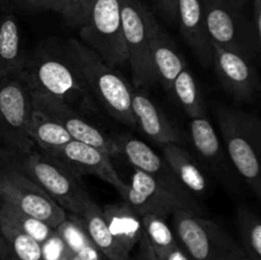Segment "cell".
Returning a JSON list of instances; mask_svg holds the SVG:
<instances>
[{
    "instance_id": "obj_23",
    "label": "cell",
    "mask_w": 261,
    "mask_h": 260,
    "mask_svg": "<svg viewBox=\"0 0 261 260\" xmlns=\"http://www.w3.org/2000/svg\"><path fill=\"white\" fill-rule=\"evenodd\" d=\"M82 219L92 244L103 255L105 260H130V254H127L112 236L102 216V209L94 201L87 205Z\"/></svg>"
},
{
    "instance_id": "obj_32",
    "label": "cell",
    "mask_w": 261,
    "mask_h": 260,
    "mask_svg": "<svg viewBox=\"0 0 261 260\" xmlns=\"http://www.w3.org/2000/svg\"><path fill=\"white\" fill-rule=\"evenodd\" d=\"M46 10H53V12L59 13L73 27L81 25L76 0H47L46 2Z\"/></svg>"
},
{
    "instance_id": "obj_38",
    "label": "cell",
    "mask_w": 261,
    "mask_h": 260,
    "mask_svg": "<svg viewBox=\"0 0 261 260\" xmlns=\"http://www.w3.org/2000/svg\"><path fill=\"white\" fill-rule=\"evenodd\" d=\"M252 3V17L251 24L254 28L255 36L261 42V0H251Z\"/></svg>"
},
{
    "instance_id": "obj_16",
    "label": "cell",
    "mask_w": 261,
    "mask_h": 260,
    "mask_svg": "<svg viewBox=\"0 0 261 260\" xmlns=\"http://www.w3.org/2000/svg\"><path fill=\"white\" fill-rule=\"evenodd\" d=\"M190 139L196 154L208 166L212 172L231 188L233 186V176L231 172V162L223 150L221 139L213 124L206 116L191 119L189 124Z\"/></svg>"
},
{
    "instance_id": "obj_17",
    "label": "cell",
    "mask_w": 261,
    "mask_h": 260,
    "mask_svg": "<svg viewBox=\"0 0 261 260\" xmlns=\"http://www.w3.org/2000/svg\"><path fill=\"white\" fill-rule=\"evenodd\" d=\"M132 109L134 114L137 129L142 130L149 139L157 144H184L186 140L181 130L158 109L154 102L145 93L133 91Z\"/></svg>"
},
{
    "instance_id": "obj_40",
    "label": "cell",
    "mask_w": 261,
    "mask_h": 260,
    "mask_svg": "<svg viewBox=\"0 0 261 260\" xmlns=\"http://www.w3.org/2000/svg\"><path fill=\"white\" fill-rule=\"evenodd\" d=\"M92 2L93 0H76V4H78V12H79V19H81V25L83 24V22L86 20L87 14L89 12V8H91ZM79 25V27H81Z\"/></svg>"
},
{
    "instance_id": "obj_9",
    "label": "cell",
    "mask_w": 261,
    "mask_h": 260,
    "mask_svg": "<svg viewBox=\"0 0 261 260\" xmlns=\"http://www.w3.org/2000/svg\"><path fill=\"white\" fill-rule=\"evenodd\" d=\"M0 199L24 214L45 222L54 229L66 218V212L46 191L5 160L0 178Z\"/></svg>"
},
{
    "instance_id": "obj_15",
    "label": "cell",
    "mask_w": 261,
    "mask_h": 260,
    "mask_svg": "<svg viewBox=\"0 0 261 260\" xmlns=\"http://www.w3.org/2000/svg\"><path fill=\"white\" fill-rule=\"evenodd\" d=\"M114 142L116 144L117 153L124 155L127 162L134 166L135 170L147 173L153 180H155L168 190L180 195L181 198L196 201L195 198L189 194L185 188L181 185L167 162L143 140H139L138 138L132 137L129 134H121L115 138Z\"/></svg>"
},
{
    "instance_id": "obj_21",
    "label": "cell",
    "mask_w": 261,
    "mask_h": 260,
    "mask_svg": "<svg viewBox=\"0 0 261 260\" xmlns=\"http://www.w3.org/2000/svg\"><path fill=\"white\" fill-rule=\"evenodd\" d=\"M102 209V216L112 236L130 254L139 242L143 233L142 221L125 201L106 204Z\"/></svg>"
},
{
    "instance_id": "obj_6",
    "label": "cell",
    "mask_w": 261,
    "mask_h": 260,
    "mask_svg": "<svg viewBox=\"0 0 261 260\" xmlns=\"http://www.w3.org/2000/svg\"><path fill=\"white\" fill-rule=\"evenodd\" d=\"M121 28L126 51V64L137 88L157 84L150 58V33L154 14L143 0H120Z\"/></svg>"
},
{
    "instance_id": "obj_3",
    "label": "cell",
    "mask_w": 261,
    "mask_h": 260,
    "mask_svg": "<svg viewBox=\"0 0 261 260\" xmlns=\"http://www.w3.org/2000/svg\"><path fill=\"white\" fill-rule=\"evenodd\" d=\"M65 45L81 70L94 101L98 102L116 121L137 129L132 109L133 89L124 76L116 68L105 63L82 41L69 38L65 41Z\"/></svg>"
},
{
    "instance_id": "obj_5",
    "label": "cell",
    "mask_w": 261,
    "mask_h": 260,
    "mask_svg": "<svg viewBox=\"0 0 261 260\" xmlns=\"http://www.w3.org/2000/svg\"><path fill=\"white\" fill-rule=\"evenodd\" d=\"M32 93L23 73L0 79V152L22 155L33 150L30 138Z\"/></svg>"
},
{
    "instance_id": "obj_28",
    "label": "cell",
    "mask_w": 261,
    "mask_h": 260,
    "mask_svg": "<svg viewBox=\"0 0 261 260\" xmlns=\"http://www.w3.org/2000/svg\"><path fill=\"white\" fill-rule=\"evenodd\" d=\"M140 221L143 231L147 235L150 246L158 257H162L178 244L166 218L155 214H143L140 216Z\"/></svg>"
},
{
    "instance_id": "obj_26",
    "label": "cell",
    "mask_w": 261,
    "mask_h": 260,
    "mask_svg": "<svg viewBox=\"0 0 261 260\" xmlns=\"http://www.w3.org/2000/svg\"><path fill=\"white\" fill-rule=\"evenodd\" d=\"M171 98L177 102L178 106H181V109L190 119L206 116L200 89L196 84L193 71L188 66H185L176 76L172 84V97Z\"/></svg>"
},
{
    "instance_id": "obj_1",
    "label": "cell",
    "mask_w": 261,
    "mask_h": 260,
    "mask_svg": "<svg viewBox=\"0 0 261 260\" xmlns=\"http://www.w3.org/2000/svg\"><path fill=\"white\" fill-rule=\"evenodd\" d=\"M22 73L31 91L60 99L78 111L96 107V101L65 42H43L27 59Z\"/></svg>"
},
{
    "instance_id": "obj_14",
    "label": "cell",
    "mask_w": 261,
    "mask_h": 260,
    "mask_svg": "<svg viewBox=\"0 0 261 260\" xmlns=\"http://www.w3.org/2000/svg\"><path fill=\"white\" fill-rule=\"evenodd\" d=\"M213 46V68L219 83L232 97L241 102H252L259 91V76L250 59Z\"/></svg>"
},
{
    "instance_id": "obj_18",
    "label": "cell",
    "mask_w": 261,
    "mask_h": 260,
    "mask_svg": "<svg viewBox=\"0 0 261 260\" xmlns=\"http://www.w3.org/2000/svg\"><path fill=\"white\" fill-rule=\"evenodd\" d=\"M150 58L157 83L172 97V84L176 76L186 66L177 45L167 31L160 24L157 18L152 23L150 33Z\"/></svg>"
},
{
    "instance_id": "obj_34",
    "label": "cell",
    "mask_w": 261,
    "mask_h": 260,
    "mask_svg": "<svg viewBox=\"0 0 261 260\" xmlns=\"http://www.w3.org/2000/svg\"><path fill=\"white\" fill-rule=\"evenodd\" d=\"M163 19L170 25H177V2L178 0H154Z\"/></svg>"
},
{
    "instance_id": "obj_4",
    "label": "cell",
    "mask_w": 261,
    "mask_h": 260,
    "mask_svg": "<svg viewBox=\"0 0 261 260\" xmlns=\"http://www.w3.org/2000/svg\"><path fill=\"white\" fill-rule=\"evenodd\" d=\"M2 155L12 167L32 178L66 213L82 217L87 205L93 201L84 188L81 176L69 171L45 153L31 150L22 155L3 153Z\"/></svg>"
},
{
    "instance_id": "obj_31",
    "label": "cell",
    "mask_w": 261,
    "mask_h": 260,
    "mask_svg": "<svg viewBox=\"0 0 261 260\" xmlns=\"http://www.w3.org/2000/svg\"><path fill=\"white\" fill-rule=\"evenodd\" d=\"M41 255L42 260H71L74 252L54 229L53 233L41 244Z\"/></svg>"
},
{
    "instance_id": "obj_11",
    "label": "cell",
    "mask_w": 261,
    "mask_h": 260,
    "mask_svg": "<svg viewBox=\"0 0 261 260\" xmlns=\"http://www.w3.org/2000/svg\"><path fill=\"white\" fill-rule=\"evenodd\" d=\"M122 201H125L138 216L155 214L167 218L177 211L200 213L198 201L181 198L139 170H135L132 181L127 185L126 193L122 196Z\"/></svg>"
},
{
    "instance_id": "obj_22",
    "label": "cell",
    "mask_w": 261,
    "mask_h": 260,
    "mask_svg": "<svg viewBox=\"0 0 261 260\" xmlns=\"http://www.w3.org/2000/svg\"><path fill=\"white\" fill-rule=\"evenodd\" d=\"M19 24L12 14L0 18V79L20 73L27 64Z\"/></svg>"
},
{
    "instance_id": "obj_19",
    "label": "cell",
    "mask_w": 261,
    "mask_h": 260,
    "mask_svg": "<svg viewBox=\"0 0 261 260\" xmlns=\"http://www.w3.org/2000/svg\"><path fill=\"white\" fill-rule=\"evenodd\" d=\"M177 25L193 53L205 68L213 66V46L209 38L201 0H178Z\"/></svg>"
},
{
    "instance_id": "obj_29",
    "label": "cell",
    "mask_w": 261,
    "mask_h": 260,
    "mask_svg": "<svg viewBox=\"0 0 261 260\" xmlns=\"http://www.w3.org/2000/svg\"><path fill=\"white\" fill-rule=\"evenodd\" d=\"M0 219L17 227L19 231L32 237L40 245L54 232V228H51L45 222L24 214L3 201L0 203Z\"/></svg>"
},
{
    "instance_id": "obj_8",
    "label": "cell",
    "mask_w": 261,
    "mask_h": 260,
    "mask_svg": "<svg viewBox=\"0 0 261 260\" xmlns=\"http://www.w3.org/2000/svg\"><path fill=\"white\" fill-rule=\"evenodd\" d=\"M201 2L212 45L252 60L260 51L261 42L255 36L251 22L241 14L240 8L228 0Z\"/></svg>"
},
{
    "instance_id": "obj_33",
    "label": "cell",
    "mask_w": 261,
    "mask_h": 260,
    "mask_svg": "<svg viewBox=\"0 0 261 260\" xmlns=\"http://www.w3.org/2000/svg\"><path fill=\"white\" fill-rule=\"evenodd\" d=\"M46 2L47 0H0V8H13L23 12H37L46 10Z\"/></svg>"
},
{
    "instance_id": "obj_36",
    "label": "cell",
    "mask_w": 261,
    "mask_h": 260,
    "mask_svg": "<svg viewBox=\"0 0 261 260\" xmlns=\"http://www.w3.org/2000/svg\"><path fill=\"white\" fill-rule=\"evenodd\" d=\"M71 260H105V257L94 245H91L75 252Z\"/></svg>"
},
{
    "instance_id": "obj_37",
    "label": "cell",
    "mask_w": 261,
    "mask_h": 260,
    "mask_svg": "<svg viewBox=\"0 0 261 260\" xmlns=\"http://www.w3.org/2000/svg\"><path fill=\"white\" fill-rule=\"evenodd\" d=\"M218 260H251L249 256L246 255V252L244 251L241 246L236 242L231 245L223 254L221 255Z\"/></svg>"
},
{
    "instance_id": "obj_10",
    "label": "cell",
    "mask_w": 261,
    "mask_h": 260,
    "mask_svg": "<svg viewBox=\"0 0 261 260\" xmlns=\"http://www.w3.org/2000/svg\"><path fill=\"white\" fill-rule=\"evenodd\" d=\"M171 217L178 245L190 260H218L236 242L213 221L190 211H177Z\"/></svg>"
},
{
    "instance_id": "obj_12",
    "label": "cell",
    "mask_w": 261,
    "mask_h": 260,
    "mask_svg": "<svg viewBox=\"0 0 261 260\" xmlns=\"http://www.w3.org/2000/svg\"><path fill=\"white\" fill-rule=\"evenodd\" d=\"M31 93H32L33 109L38 110L47 117L59 122L74 140L93 145L102 152L107 153L110 157L117 154V148L114 139L105 135L101 129L91 124L81 111L60 99L53 98L40 92L31 91Z\"/></svg>"
},
{
    "instance_id": "obj_13",
    "label": "cell",
    "mask_w": 261,
    "mask_h": 260,
    "mask_svg": "<svg viewBox=\"0 0 261 260\" xmlns=\"http://www.w3.org/2000/svg\"><path fill=\"white\" fill-rule=\"evenodd\" d=\"M45 154L58 161L64 167L81 177L83 175H94L102 178L107 184L114 186L119 191L121 198L126 193L127 184L121 180L119 173L114 168L111 157L93 145L73 139L63 147Z\"/></svg>"
},
{
    "instance_id": "obj_25",
    "label": "cell",
    "mask_w": 261,
    "mask_h": 260,
    "mask_svg": "<svg viewBox=\"0 0 261 260\" xmlns=\"http://www.w3.org/2000/svg\"><path fill=\"white\" fill-rule=\"evenodd\" d=\"M30 138L33 144L42 150V153L58 149L73 140V138L59 122L36 109H33L31 119Z\"/></svg>"
},
{
    "instance_id": "obj_35",
    "label": "cell",
    "mask_w": 261,
    "mask_h": 260,
    "mask_svg": "<svg viewBox=\"0 0 261 260\" xmlns=\"http://www.w3.org/2000/svg\"><path fill=\"white\" fill-rule=\"evenodd\" d=\"M138 245H139V249H138V252L137 255H135L134 260H161L160 257L155 255L152 246H150V242L149 240H148L147 235L144 233V231H143L142 236H140Z\"/></svg>"
},
{
    "instance_id": "obj_20",
    "label": "cell",
    "mask_w": 261,
    "mask_h": 260,
    "mask_svg": "<svg viewBox=\"0 0 261 260\" xmlns=\"http://www.w3.org/2000/svg\"><path fill=\"white\" fill-rule=\"evenodd\" d=\"M163 160L189 194L204 195L208 188L205 173L193 154L180 144H165L162 148Z\"/></svg>"
},
{
    "instance_id": "obj_24",
    "label": "cell",
    "mask_w": 261,
    "mask_h": 260,
    "mask_svg": "<svg viewBox=\"0 0 261 260\" xmlns=\"http://www.w3.org/2000/svg\"><path fill=\"white\" fill-rule=\"evenodd\" d=\"M0 260H42L41 245L0 219Z\"/></svg>"
},
{
    "instance_id": "obj_7",
    "label": "cell",
    "mask_w": 261,
    "mask_h": 260,
    "mask_svg": "<svg viewBox=\"0 0 261 260\" xmlns=\"http://www.w3.org/2000/svg\"><path fill=\"white\" fill-rule=\"evenodd\" d=\"M79 28L82 42L105 63L112 68L126 64L120 0H93Z\"/></svg>"
},
{
    "instance_id": "obj_41",
    "label": "cell",
    "mask_w": 261,
    "mask_h": 260,
    "mask_svg": "<svg viewBox=\"0 0 261 260\" xmlns=\"http://www.w3.org/2000/svg\"><path fill=\"white\" fill-rule=\"evenodd\" d=\"M228 2H231L233 5H236L237 8H241L242 5H245V3H246L247 0H228Z\"/></svg>"
},
{
    "instance_id": "obj_27",
    "label": "cell",
    "mask_w": 261,
    "mask_h": 260,
    "mask_svg": "<svg viewBox=\"0 0 261 260\" xmlns=\"http://www.w3.org/2000/svg\"><path fill=\"white\" fill-rule=\"evenodd\" d=\"M240 239L244 251L251 260H261V221L247 206L237 209Z\"/></svg>"
},
{
    "instance_id": "obj_2",
    "label": "cell",
    "mask_w": 261,
    "mask_h": 260,
    "mask_svg": "<svg viewBox=\"0 0 261 260\" xmlns=\"http://www.w3.org/2000/svg\"><path fill=\"white\" fill-rule=\"evenodd\" d=\"M216 119L227 157L256 196L261 193V124L254 114L217 102Z\"/></svg>"
},
{
    "instance_id": "obj_30",
    "label": "cell",
    "mask_w": 261,
    "mask_h": 260,
    "mask_svg": "<svg viewBox=\"0 0 261 260\" xmlns=\"http://www.w3.org/2000/svg\"><path fill=\"white\" fill-rule=\"evenodd\" d=\"M55 231L74 254L84 247L93 245L87 233L83 219L75 214L66 213V218L56 227Z\"/></svg>"
},
{
    "instance_id": "obj_39",
    "label": "cell",
    "mask_w": 261,
    "mask_h": 260,
    "mask_svg": "<svg viewBox=\"0 0 261 260\" xmlns=\"http://www.w3.org/2000/svg\"><path fill=\"white\" fill-rule=\"evenodd\" d=\"M161 260H190V257L188 256L185 251H184L182 247L180 245H176L173 249H171L170 251L166 252L162 257H160Z\"/></svg>"
}]
</instances>
